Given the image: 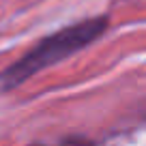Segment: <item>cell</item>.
Segmentation results:
<instances>
[{
  "label": "cell",
  "instance_id": "6da1fadb",
  "mask_svg": "<svg viewBox=\"0 0 146 146\" xmlns=\"http://www.w3.org/2000/svg\"><path fill=\"white\" fill-rule=\"evenodd\" d=\"M108 28H110L108 15H92V17L62 26L56 32L43 36L19 60H15L9 69L0 73V90H13V88L22 86L24 82H28L32 75L86 50L88 45L99 41L108 32Z\"/></svg>",
  "mask_w": 146,
  "mask_h": 146
},
{
  "label": "cell",
  "instance_id": "7a4b0ae2",
  "mask_svg": "<svg viewBox=\"0 0 146 146\" xmlns=\"http://www.w3.org/2000/svg\"><path fill=\"white\" fill-rule=\"evenodd\" d=\"M30 146H97V144L84 135H69L58 142H52V144H30Z\"/></svg>",
  "mask_w": 146,
  "mask_h": 146
}]
</instances>
